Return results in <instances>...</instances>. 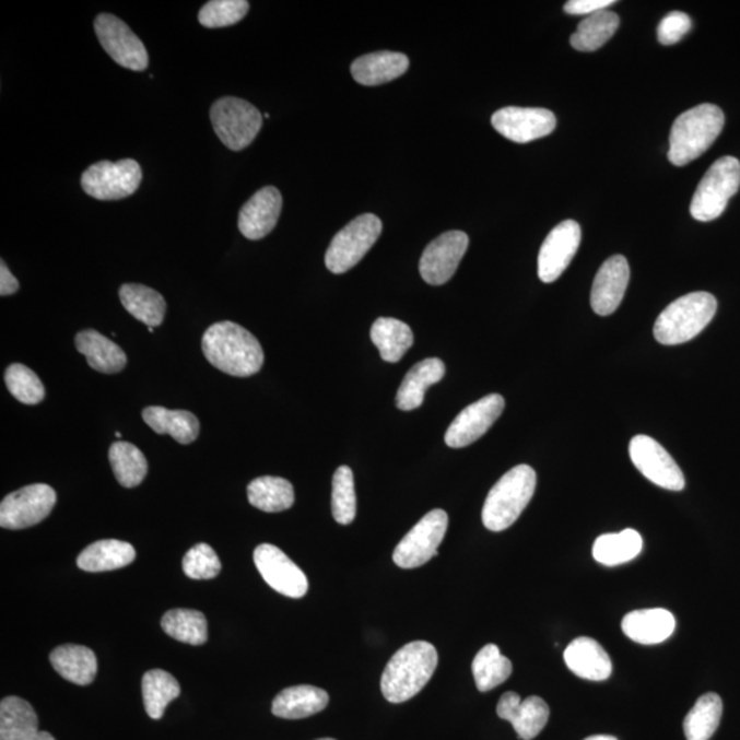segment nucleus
Wrapping results in <instances>:
<instances>
[{"mask_svg":"<svg viewBox=\"0 0 740 740\" xmlns=\"http://www.w3.org/2000/svg\"><path fill=\"white\" fill-rule=\"evenodd\" d=\"M75 348L85 355L86 362L94 371L101 374H118L127 366V354L120 345L111 342L109 338L95 331L85 329L78 333L74 340Z\"/></svg>","mask_w":740,"mask_h":740,"instance_id":"nucleus-26","label":"nucleus"},{"mask_svg":"<svg viewBox=\"0 0 740 740\" xmlns=\"http://www.w3.org/2000/svg\"><path fill=\"white\" fill-rule=\"evenodd\" d=\"M371 339L380 351L381 359L391 364L401 361L414 343V334L408 324L388 317L375 321Z\"/></svg>","mask_w":740,"mask_h":740,"instance_id":"nucleus-32","label":"nucleus"},{"mask_svg":"<svg viewBox=\"0 0 740 740\" xmlns=\"http://www.w3.org/2000/svg\"><path fill=\"white\" fill-rule=\"evenodd\" d=\"M717 312V301L709 293H691L682 296L658 316L655 338L658 343L677 345L698 337L709 326Z\"/></svg>","mask_w":740,"mask_h":740,"instance_id":"nucleus-5","label":"nucleus"},{"mask_svg":"<svg viewBox=\"0 0 740 740\" xmlns=\"http://www.w3.org/2000/svg\"><path fill=\"white\" fill-rule=\"evenodd\" d=\"M254 563L263 580L282 596L298 599L305 597L309 590L304 571L273 544H259L254 550Z\"/></svg>","mask_w":740,"mask_h":740,"instance_id":"nucleus-14","label":"nucleus"},{"mask_svg":"<svg viewBox=\"0 0 740 740\" xmlns=\"http://www.w3.org/2000/svg\"><path fill=\"white\" fill-rule=\"evenodd\" d=\"M26 740H56V739H54L51 733L39 731L36 735H34V737Z\"/></svg>","mask_w":740,"mask_h":740,"instance_id":"nucleus-49","label":"nucleus"},{"mask_svg":"<svg viewBox=\"0 0 740 740\" xmlns=\"http://www.w3.org/2000/svg\"><path fill=\"white\" fill-rule=\"evenodd\" d=\"M214 132L226 149L242 151L248 148L261 131L263 118L250 102L225 96L210 109Z\"/></svg>","mask_w":740,"mask_h":740,"instance_id":"nucleus-7","label":"nucleus"},{"mask_svg":"<svg viewBox=\"0 0 740 740\" xmlns=\"http://www.w3.org/2000/svg\"><path fill=\"white\" fill-rule=\"evenodd\" d=\"M248 10L246 0H212L199 10L198 20L204 28H225L245 19Z\"/></svg>","mask_w":740,"mask_h":740,"instance_id":"nucleus-44","label":"nucleus"},{"mask_svg":"<svg viewBox=\"0 0 740 740\" xmlns=\"http://www.w3.org/2000/svg\"><path fill=\"white\" fill-rule=\"evenodd\" d=\"M537 489V472L529 466H517L505 473L490 490L484 502V527L493 532L505 531L521 516Z\"/></svg>","mask_w":740,"mask_h":740,"instance_id":"nucleus-4","label":"nucleus"},{"mask_svg":"<svg viewBox=\"0 0 740 740\" xmlns=\"http://www.w3.org/2000/svg\"><path fill=\"white\" fill-rule=\"evenodd\" d=\"M496 713L502 720L512 723L518 738L522 740L537 738L550 717L549 706L542 698L528 696L522 701L520 695L513 691L501 696Z\"/></svg>","mask_w":740,"mask_h":740,"instance_id":"nucleus-21","label":"nucleus"},{"mask_svg":"<svg viewBox=\"0 0 740 740\" xmlns=\"http://www.w3.org/2000/svg\"><path fill=\"white\" fill-rule=\"evenodd\" d=\"M630 457L637 471L658 488L682 491L684 474L660 443L650 436L637 435L630 443Z\"/></svg>","mask_w":740,"mask_h":740,"instance_id":"nucleus-13","label":"nucleus"},{"mask_svg":"<svg viewBox=\"0 0 740 740\" xmlns=\"http://www.w3.org/2000/svg\"><path fill=\"white\" fill-rule=\"evenodd\" d=\"M448 516L445 510L435 509L425 515L410 529L394 551V563L402 569H414L434 559L437 548L446 537Z\"/></svg>","mask_w":740,"mask_h":740,"instance_id":"nucleus-10","label":"nucleus"},{"mask_svg":"<svg viewBox=\"0 0 740 740\" xmlns=\"http://www.w3.org/2000/svg\"><path fill=\"white\" fill-rule=\"evenodd\" d=\"M504 409L505 399L500 394H491L469 404L448 426L445 435L446 445L451 448L472 445L494 425Z\"/></svg>","mask_w":740,"mask_h":740,"instance_id":"nucleus-15","label":"nucleus"},{"mask_svg":"<svg viewBox=\"0 0 740 740\" xmlns=\"http://www.w3.org/2000/svg\"><path fill=\"white\" fill-rule=\"evenodd\" d=\"M10 394L21 403L37 404L46 397L39 376L23 364L10 365L4 375Z\"/></svg>","mask_w":740,"mask_h":740,"instance_id":"nucleus-43","label":"nucleus"},{"mask_svg":"<svg viewBox=\"0 0 740 740\" xmlns=\"http://www.w3.org/2000/svg\"><path fill=\"white\" fill-rule=\"evenodd\" d=\"M120 299L129 315L142 321L149 328L161 326L166 313L164 296L142 284H124Z\"/></svg>","mask_w":740,"mask_h":740,"instance_id":"nucleus-33","label":"nucleus"},{"mask_svg":"<svg viewBox=\"0 0 740 740\" xmlns=\"http://www.w3.org/2000/svg\"><path fill=\"white\" fill-rule=\"evenodd\" d=\"M585 740H618V738L612 737V735H594V737Z\"/></svg>","mask_w":740,"mask_h":740,"instance_id":"nucleus-50","label":"nucleus"},{"mask_svg":"<svg viewBox=\"0 0 740 740\" xmlns=\"http://www.w3.org/2000/svg\"><path fill=\"white\" fill-rule=\"evenodd\" d=\"M381 220L375 214H362L334 235L326 254V265L334 274L349 272L379 239Z\"/></svg>","mask_w":740,"mask_h":740,"instance_id":"nucleus-8","label":"nucleus"},{"mask_svg":"<svg viewBox=\"0 0 740 740\" xmlns=\"http://www.w3.org/2000/svg\"><path fill=\"white\" fill-rule=\"evenodd\" d=\"M621 629L639 645H658L672 636L677 619L666 609L635 610L625 615Z\"/></svg>","mask_w":740,"mask_h":740,"instance_id":"nucleus-23","label":"nucleus"},{"mask_svg":"<svg viewBox=\"0 0 740 740\" xmlns=\"http://www.w3.org/2000/svg\"><path fill=\"white\" fill-rule=\"evenodd\" d=\"M50 661L54 669L64 680L78 685H89L94 682L96 671H98L95 653L85 646H59L51 653Z\"/></svg>","mask_w":740,"mask_h":740,"instance_id":"nucleus-30","label":"nucleus"},{"mask_svg":"<svg viewBox=\"0 0 740 740\" xmlns=\"http://www.w3.org/2000/svg\"><path fill=\"white\" fill-rule=\"evenodd\" d=\"M726 117L720 107L704 104L683 113L673 122L668 158L684 166L698 158L721 133Z\"/></svg>","mask_w":740,"mask_h":740,"instance_id":"nucleus-3","label":"nucleus"},{"mask_svg":"<svg viewBox=\"0 0 740 740\" xmlns=\"http://www.w3.org/2000/svg\"><path fill=\"white\" fill-rule=\"evenodd\" d=\"M739 187L740 162L733 156H723L709 167L696 188L691 215L702 223L720 218Z\"/></svg>","mask_w":740,"mask_h":740,"instance_id":"nucleus-6","label":"nucleus"},{"mask_svg":"<svg viewBox=\"0 0 740 740\" xmlns=\"http://www.w3.org/2000/svg\"><path fill=\"white\" fill-rule=\"evenodd\" d=\"M409 69V58L402 52L377 51L356 58L351 74L356 83L375 86L401 78Z\"/></svg>","mask_w":740,"mask_h":740,"instance_id":"nucleus-24","label":"nucleus"},{"mask_svg":"<svg viewBox=\"0 0 740 740\" xmlns=\"http://www.w3.org/2000/svg\"><path fill=\"white\" fill-rule=\"evenodd\" d=\"M619 25V15L610 12V10H602V12L587 15L577 25L575 34L571 37V45L577 51H597L598 48H601L615 34Z\"/></svg>","mask_w":740,"mask_h":740,"instance_id":"nucleus-36","label":"nucleus"},{"mask_svg":"<svg viewBox=\"0 0 740 740\" xmlns=\"http://www.w3.org/2000/svg\"><path fill=\"white\" fill-rule=\"evenodd\" d=\"M691 30V19L682 12H672L658 25L657 36L663 46L677 45Z\"/></svg>","mask_w":740,"mask_h":740,"instance_id":"nucleus-46","label":"nucleus"},{"mask_svg":"<svg viewBox=\"0 0 740 740\" xmlns=\"http://www.w3.org/2000/svg\"><path fill=\"white\" fill-rule=\"evenodd\" d=\"M446 375V366L439 359H428L415 364L404 376L397 392V408L410 412L421 407L425 392Z\"/></svg>","mask_w":740,"mask_h":740,"instance_id":"nucleus-25","label":"nucleus"},{"mask_svg":"<svg viewBox=\"0 0 740 740\" xmlns=\"http://www.w3.org/2000/svg\"><path fill=\"white\" fill-rule=\"evenodd\" d=\"M318 740H337V739L324 738V739H318Z\"/></svg>","mask_w":740,"mask_h":740,"instance_id":"nucleus-51","label":"nucleus"},{"mask_svg":"<svg viewBox=\"0 0 740 740\" xmlns=\"http://www.w3.org/2000/svg\"><path fill=\"white\" fill-rule=\"evenodd\" d=\"M564 660L569 671L576 677L592 682H602L613 672L612 660L597 641L591 637H577L564 653Z\"/></svg>","mask_w":740,"mask_h":740,"instance_id":"nucleus-22","label":"nucleus"},{"mask_svg":"<svg viewBox=\"0 0 740 740\" xmlns=\"http://www.w3.org/2000/svg\"><path fill=\"white\" fill-rule=\"evenodd\" d=\"M142 178V167L134 160L101 161L83 173L81 187L98 201H120L138 191Z\"/></svg>","mask_w":740,"mask_h":740,"instance_id":"nucleus-9","label":"nucleus"},{"mask_svg":"<svg viewBox=\"0 0 740 740\" xmlns=\"http://www.w3.org/2000/svg\"><path fill=\"white\" fill-rule=\"evenodd\" d=\"M96 36L113 61L122 68L143 72L149 68V52L143 42L116 15L102 13L94 23Z\"/></svg>","mask_w":740,"mask_h":740,"instance_id":"nucleus-12","label":"nucleus"},{"mask_svg":"<svg viewBox=\"0 0 740 740\" xmlns=\"http://www.w3.org/2000/svg\"><path fill=\"white\" fill-rule=\"evenodd\" d=\"M437 651L424 641L408 643L388 661L381 677V693L391 704L412 700L428 684L436 671Z\"/></svg>","mask_w":740,"mask_h":740,"instance_id":"nucleus-2","label":"nucleus"},{"mask_svg":"<svg viewBox=\"0 0 740 740\" xmlns=\"http://www.w3.org/2000/svg\"><path fill=\"white\" fill-rule=\"evenodd\" d=\"M468 246L466 232L450 231L436 237L426 246L420 259L421 278L431 285L446 284L456 273Z\"/></svg>","mask_w":740,"mask_h":740,"instance_id":"nucleus-16","label":"nucleus"},{"mask_svg":"<svg viewBox=\"0 0 740 740\" xmlns=\"http://www.w3.org/2000/svg\"><path fill=\"white\" fill-rule=\"evenodd\" d=\"M19 289V280L10 272L4 261L0 262V295H13L17 293Z\"/></svg>","mask_w":740,"mask_h":740,"instance_id":"nucleus-48","label":"nucleus"},{"mask_svg":"<svg viewBox=\"0 0 740 740\" xmlns=\"http://www.w3.org/2000/svg\"><path fill=\"white\" fill-rule=\"evenodd\" d=\"M137 559L131 543L121 542V540L106 539L99 540L81 551L78 559V566L85 572H107L124 568L132 564Z\"/></svg>","mask_w":740,"mask_h":740,"instance_id":"nucleus-29","label":"nucleus"},{"mask_svg":"<svg viewBox=\"0 0 740 740\" xmlns=\"http://www.w3.org/2000/svg\"><path fill=\"white\" fill-rule=\"evenodd\" d=\"M332 515L334 521L349 526L356 515L354 474L349 467H340L332 480Z\"/></svg>","mask_w":740,"mask_h":740,"instance_id":"nucleus-42","label":"nucleus"},{"mask_svg":"<svg viewBox=\"0 0 740 740\" xmlns=\"http://www.w3.org/2000/svg\"><path fill=\"white\" fill-rule=\"evenodd\" d=\"M142 693L145 712L154 720L164 716L166 706L181 693L180 684L171 673L153 669L144 673Z\"/></svg>","mask_w":740,"mask_h":740,"instance_id":"nucleus-38","label":"nucleus"},{"mask_svg":"<svg viewBox=\"0 0 740 740\" xmlns=\"http://www.w3.org/2000/svg\"><path fill=\"white\" fill-rule=\"evenodd\" d=\"M109 459L113 472L122 488H137L148 477V459L132 443H115L110 447Z\"/></svg>","mask_w":740,"mask_h":740,"instance_id":"nucleus-37","label":"nucleus"},{"mask_svg":"<svg viewBox=\"0 0 740 740\" xmlns=\"http://www.w3.org/2000/svg\"><path fill=\"white\" fill-rule=\"evenodd\" d=\"M329 704L327 691L315 685H295L282 691L272 704L274 716L298 720L322 712Z\"/></svg>","mask_w":740,"mask_h":740,"instance_id":"nucleus-27","label":"nucleus"},{"mask_svg":"<svg viewBox=\"0 0 740 740\" xmlns=\"http://www.w3.org/2000/svg\"><path fill=\"white\" fill-rule=\"evenodd\" d=\"M630 282V265L623 256L610 257L598 270L591 290L592 310L610 316L619 309Z\"/></svg>","mask_w":740,"mask_h":740,"instance_id":"nucleus-20","label":"nucleus"},{"mask_svg":"<svg viewBox=\"0 0 740 740\" xmlns=\"http://www.w3.org/2000/svg\"><path fill=\"white\" fill-rule=\"evenodd\" d=\"M39 732V718L30 702L8 696L0 704V740H26Z\"/></svg>","mask_w":740,"mask_h":740,"instance_id":"nucleus-31","label":"nucleus"},{"mask_svg":"<svg viewBox=\"0 0 740 740\" xmlns=\"http://www.w3.org/2000/svg\"><path fill=\"white\" fill-rule=\"evenodd\" d=\"M144 423L160 435H171L181 445H190L199 435V420L187 410L149 407L143 410Z\"/></svg>","mask_w":740,"mask_h":740,"instance_id":"nucleus-28","label":"nucleus"},{"mask_svg":"<svg viewBox=\"0 0 740 740\" xmlns=\"http://www.w3.org/2000/svg\"><path fill=\"white\" fill-rule=\"evenodd\" d=\"M248 502L265 513L289 510L295 502L293 484L283 478L262 477L247 488Z\"/></svg>","mask_w":740,"mask_h":740,"instance_id":"nucleus-35","label":"nucleus"},{"mask_svg":"<svg viewBox=\"0 0 740 740\" xmlns=\"http://www.w3.org/2000/svg\"><path fill=\"white\" fill-rule=\"evenodd\" d=\"M283 197L275 187H263L248 199L239 213V231L250 240L263 239L278 225Z\"/></svg>","mask_w":740,"mask_h":740,"instance_id":"nucleus-19","label":"nucleus"},{"mask_svg":"<svg viewBox=\"0 0 740 740\" xmlns=\"http://www.w3.org/2000/svg\"><path fill=\"white\" fill-rule=\"evenodd\" d=\"M723 716V701L715 693L702 695L684 718V735L688 740H709L716 732Z\"/></svg>","mask_w":740,"mask_h":740,"instance_id":"nucleus-40","label":"nucleus"},{"mask_svg":"<svg viewBox=\"0 0 740 740\" xmlns=\"http://www.w3.org/2000/svg\"><path fill=\"white\" fill-rule=\"evenodd\" d=\"M582 242L580 225L566 220L555 226L545 237L538 257V274L543 283H553L569 267L579 250Z\"/></svg>","mask_w":740,"mask_h":740,"instance_id":"nucleus-18","label":"nucleus"},{"mask_svg":"<svg viewBox=\"0 0 740 740\" xmlns=\"http://www.w3.org/2000/svg\"><path fill=\"white\" fill-rule=\"evenodd\" d=\"M57 494L48 484H31L9 494L0 505V526L24 529L36 526L50 516Z\"/></svg>","mask_w":740,"mask_h":740,"instance_id":"nucleus-11","label":"nucleus"},{"mask_svg":"<svg viewBox=\"0 0 740 740\" xmlns=\"http://www.w3.org/2000/svg\"><path fill=\"white\" fill-rule=\"evenodd\" d=\"M614 3V0H571L564 10L569 15H591L608 10Z\"/></svg>","mask_w":740,"mask_h":740,"instance_id":"nucleus-47","label":"nucleus"},{"mask_svg":"<svg viewBox=\"0 0 740 740\" xmlns=\"http://www.w3.org/2000/svg\"><path fill=\"white\" fill-rule=\"evenodd\" d=\"M512 672V661L501 655L500 647L496 645L484 646L472 662L474 683L482 693H488L505 683Z\"/></svg>","mask_w":740,"mask_h":740,"instance_id":"nucleus-39","label":"nucleus"},{"mask_svg":"<svg viewBox=\"0 0 740 740\" xmlns=\"http://www.w3.org/2000/svg\"><path fill=\"white\" fill-rule=\"evenodd\" d=\"M643 549V539L635 529H624L619 533L601 535L594 543L592 555L597 563L618 566L630 563Z\"/></svg>","mask_w":740,"mask_h":740,"instance_id":"nucleus-34","label":"nucleus"},{"mask_svg":"<svg viewBox=\"0 0 740 740\" xmlns=\"http://www.w3.org/2000/svg\"><path fill=\"white\" fill-rule=\"evenodd\" d=\"M202 350L210 364L226 375L252 376L263 365V350L258 339L232 321L213 324L203 334Z\"/></svg>","mask_w":740,"mask_h":740,"instance_id":"nucleus-1","label":"nucleus"},{"mask_svg":"<svg viewBox=\"0 0 740 740\" xmlns=\"http://www.w3.org/2000/svg\"><path fill=\"white\" fill-rule=\"evenodd\" d=\"M162 630L178 642L201 646L208 641V621L198 610L175 609L165 613Z\"/></svg>","mask_w":740,"mask_h":740,"instance_id":"nucleus-41","label":"nucleus"},{"mask_svg":"<svg viewBox=\"0 0 740 740\" xmlns=\"http://www.w3.org/2000/svg\"><path fill=\"white\" fill-rule=\"evenodd\" d=\"M493 127L515 143H529L549 137L557 127L554 113L539 107H505L494 113Z\"/></svg>","mask_w":740,"mask_h":740,"instance_id":"nucleus-17","label":"nucleus"},{"mask_svg":"<svg viewBox=\"0 0 740 740\" xmlns=\"http://www.w3.org/2000/svg\"><path fill=\"white\" fill-rule=\"evenodd\" d=\"M184 574L193 580L214 579L221 572L219 555L207 543H199L187 551L183 559Z\"/></svg>","mask_w":740,"mask_h":740,"instance_id":"nucleus-45","label":"nucleus"}]
</instances>
